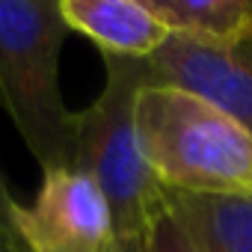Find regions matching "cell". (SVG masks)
<instances>
[{
  "mask_svg": "<svg viewBox=\"0 0 252 252\" xmlns=\"http://www.w3.org/2000/svg\"><path fill=\"white\" fill-rule=\"evenodd\" d=\"M140 152L166 193L252 196V134L205 98L146 83L134 104Z\"/></svg>",
  "mask_w": 252,
  "mask_h": 252,
  "instance_id": "cell-1",
  "label": "cell"
},
{
  "mask_svg": "<svg viewBox=\"0 0 252 252\" xmlns=\"http://www.w3.org/2000/svg\"><path fill=\"white\" fill-rule=\"evenodd\" d=\"M68 33L60 0H0V104L42 172L68 169L74 152V113L60 89Z\"/></svg>",
  "mask_w": 252,
  "mask_h": 252,
  "instance_id": "cell-2",
  "label": "cell"
},
{
  "mask_svg": "<svg viewBox=\"0 0 252 252\" xmlns=\"http://www.w3.org/2000/svg\"><path fill=\"white\" fill-rule=\"evenodd\" d=\"M137 243H140V252H199L169 208L137 237Z\"/></svg>",
  "mask_w": 252,
  "mask_h": 252,
  "instance_id": "cell-9",
  "label": "cell"
},
{
  "mask_svg": "<svg viewBox=\"0 0 252 252\" xmlns=\"http://www.w3.org/2000/svg\"><path fill=\"white\" fill-rule=\"evenodd\" d=\"M169 211L199 252H252V196L169 193Z\"/></svg>",
  "mask_w": 252,
  "mask_h": 252,
  "instance_id": "cell-7",
  "label": "cell"
},
{
  "mask_svg": "<svg viewBox=\"0 0 252 252\" xmlns=\"http://www.w3.org/2000/svg\"><path fill=\"white\" fill-rule=\"evenodd\" d=\"M0 252H18V249H0Z\"/></svg>",
  "mask_w": 252,
  "mask_h": 252,
  "instance_id": "cell-12",
  "label": "cell"
},
{
  "mask_svg": "<svg viewBox=\"0 0 252 252\" xmlns=\"http://www.w3.org/2000/svg\"><path fill=\"white\" fill-rule=\"evenodd\" d=\"M146 65L152 83H169L205 98L252 134V39L208 48L169 36Z\"/></svg>",
  "mask_w": 252,
  "mask_h": 252,
  "instance_id": "cell-5",
  "label": "cell"
},
{
  "mask_svg": "<svg viewBox=\"0 0 252 252\" xmlns=\"http://www.w3.org/2000/svg\"><path fill=\"white\" fill-rule=\"evenodd\" d=\"M18 252H116L119 234L101 187L77 169L42 172L33 202L15 211Z\"/></svg>",
  "mask_w": 252,
  "mask_h": 252,
  "instance_id": "cell-4",
  "label": "cell"
},
{
  "mask_svg": "<svg viewBox=\"0 0 252 252\" xmlns=\"http://www.w3.org/2000/svg\"><path fill=\"white\" fill-rule=\"evenodd\" d=\"M63 21L86 36L101 57L152 60L172 36L149 0H60Z\"/></svg>",
  "mask_w": 252,
  "mask_h": 252,
  "instance_id": "cell-6",
  "label": "cell"
},
{
  "mask_svg": "<svg viewBox=\"0 0 252 252\" xmlns=\"http://www.w3.org/2000/svg\"><path fill=\"white\" fill-rule=\"evenodd\" d=\"M116 252H140V243L137 240H122Z\"/></svg>",
  "mask_w": 252,
  "mask_h": 252,
  "instance_id": "cell-11",
  "label": "cell"
},
{
  "mask_svg": "<svg viewBox=\"0 0 252 252\" xmlns=\"http://www.w3.org/2000/svg\"><path fill=\"white\" fill-rule=\"evenodd\" d=\"M15 211H18V202L9 193L3 172H0V249H15V231H12Z\"/></svg>",
  "mask_w": 252,
  "mask_h": 252,
  "instance_id": "cell-10",
  "label": "cell"
},
{
  "mask_svg": "<svg viewBox=\"0 0 252 252\" xmlns=\"http://www.w3.org/2000/svg\"><path fill=\"white\" fill-rule=\"evenodd\" d=\"M152 12L178 39L228 48L252 39V0H149Z\"/></svg>",
  "mask_w": 252,
  "mask_h": 252,
  "instance_id": "cell-8",
  "label": "cell"
},
{
  "mask_svg": "<svg viewBox=\"0 0 252 252\" xmlns=\"http://www.w3.org/2000/svg\"><path fill=\"white\" fill-rule=\"evenodd\" d=\"M101 60L104 86L89 107L74 113L71 169L101 187L122 243L137 240L169 208V193L152 175L134 125L137 95L146 83H152L146 60Z\"/></svg>",
  "mask_w": 252,
  "mask_h": 252,
  "instance_id": "cell-3",
  "label": "cell"
}]
</instances>
